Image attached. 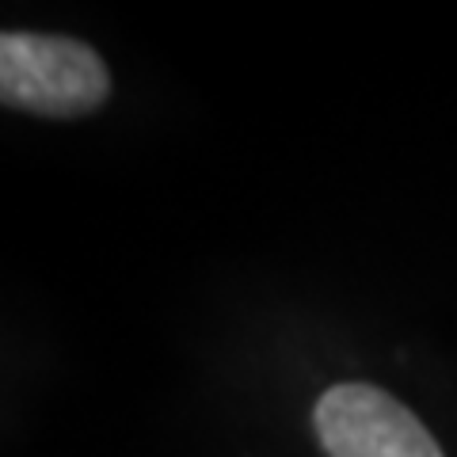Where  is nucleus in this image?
Returning <instances> with one entry per match:
<instances>
[{"instance_id": "f257e3e1", "label": "nucleus", "mask_w": 457, "mask_h": 457, "mask_svg": "<svg viewBox=\"0 0 457 457\" xmlns=\"http://www.w3.org/2000/svg\"><path fill=\"white\" fill-rule=\"evenodd\" d=\"M0 96L16 111L77 119L111 96V77L88 42L8 31L0 38Z\"/></svg>"}, {"instance_id": "f03ea898", "label": "nucleus", "mask_w": 457, "mask_h": 457, "mask_svg": "<svg viewBox=\"0 0 457 457\" xmlns=\"http://www.w3.org/2000/svg\"><path fill=\"white\" fill-rule=\"evenodd\" d=\"M312 427L328 457H442L438 442L400 400L362 381L328 389Z\"/></svg>"}]
</instances>
